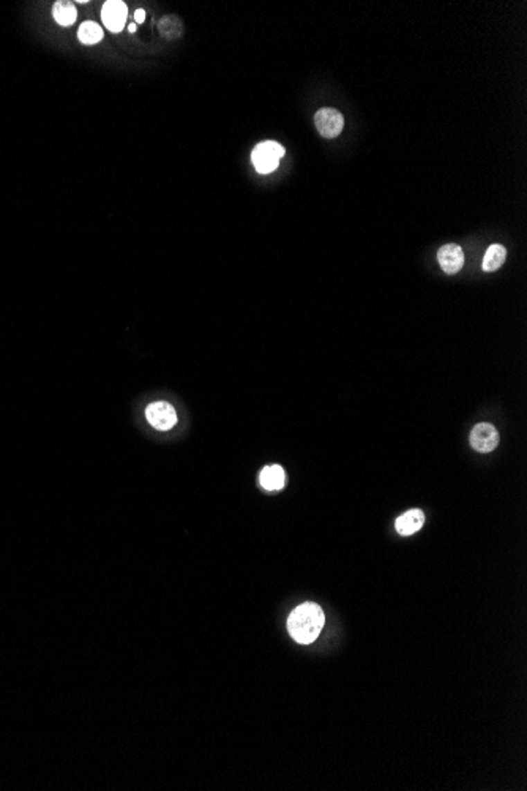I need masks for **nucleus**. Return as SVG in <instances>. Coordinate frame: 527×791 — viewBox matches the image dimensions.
<instances>
[{"label":"nucleus","mask_w":527,"mask_h":791,"mask_svg":"<svg viewBox=\"0 0 527 791\" xmlns=\"http://www.w3.org/2000/svg\"><path fill=\"white\" fill-rule=\"evenodd\" d=\"M53 15H54V19L57 24L68 27L71 24H75L76 19H78V10L75 5L71 2H55L54 3V8H53Z\"/></svg>","instance_id":"nucleus-10"},{"label":"nucleus","mask_w":527,"mask_h":791,"mask_svg":"<svg viewBox=\"0 0 527 791\" xmlns=\"http://www.w3.org/2000/svg\"><path fill=\"white\" fill-rule=\"evenodd\" d=\"M128 18V8L127 3L122 0H109L101 8V21L107 30L112 33H118L123 30L125 24H127Z\"/></svg>","instance_id":"nucleus-5"},{"label":"nucleus","mask_w":527,"mask_h":791,"mask_svg":"<svg viewBox=\"0 0 527 791\" xmlns=\"http://www.w3.org/2000/svg\"><path fill=\"white\" fill-rule=\"evenodd\" d=\"M145 417L147 422L158 432L172 430L177 423V412L168 401H155V403L147 406Z\"/></svg>","instance_id":"nucleus-3"},{"label":"nucleus","mask_w":527,"mask_h":791,"mask_svg":"<svg viewBox=\"0 0 527 791\" xmlns=\"http://www.w3.org/2000/svg\"><path fill=\"white\" fill-rule=\"evenodd\" d=\"M325 624L322 608L313 602L297 607L287 618V630L300 645H311L321 635Z\"/></svg>","instance_id":"nucleus-1"},{"label":"nucleus","mask_w":527,"mask_h":791,"mask_svg":"<svg viewBox=\"0 0 527 791\" xmlns=\"http://www.w3.org/2000/svg\"><path fill=\"white\" fill-rule=\"evenodd\" d=\"M103 37L105 33L101 30V27L93 21L82 22L78 30V38L82 44H96L103 39Z\"/></svg>","instance_id":"nucleus-12"},{"label":"nucleus","mask_w":527,"mask_h":791,"mask_svg":"<svg viewBox=\"0 0 527 791\" xmlns=\"http://www.w3.org/2000/svg\"><path fill=\"white\" fill-rule=\"evenodd\" d=\"M134 21H136V24H143V22L145 21V11H144L143 8L136 10V13H134Z\"/></svg>","instance_id":"nucleus-13"},{"label":"nucleus","mask_w":527,"mask_h":791,"mask_svg":"<svg viewBox=\"0 0 527 791\" xmlns=\"http://www.w3.org/2000/svg\"><path fill=\"white\" fill-rule=\"evenodd\" d=\"M423 523H425L423 512L418 510V508H412V510L403 513V515L396 519L395 528L401 535H411L416 534L417 531H420Z\"/></svg>","instance_id":"nucleus-8"},{"label":"nucleus","mask_w":527,"mask_h":791,"mask_svg":"<svg viewBox=\"0 0 527 791\" xmlns=\"http://www.w3.org/2000/svg\"><path fill=\"white\" fill-rule=\"evenodd\" d=\"M499 444V433L491 423H479L470 432V445L480 452V454H488L492 452Z\"/></svg>","instance_id":"nucleus-6"},{"label":"nucleus","mask_w":527,"mask_h":791,"mask_svg":"<svg viewBox=\"0 0 527 791\" xmlns=\"http://www.w3.org/2000/svg\"><path fill=\"white\" fill-rule=\"evenodd\" d=\"M285 147L275 141H264L254 147L251 154L253 165L260 174L274 172L278 168L281 158L285 157Z\"/></svg>","instance_id":"nucleus-2"},{"label":"nucleus","mask_w":527,"mask_h":791,"mask_svg":"<svg viewBox=\"0 0 527 791\" xmlns=\"http://www.w3.org/2000/svg\"><path fill=\"white\" fill-rule=\"evenodd\" d=\"M128 32L134 33V32H136V24H129V26H128Z\"/></svg>","instance_id":"nucleus-14"},{"label":"nucleus","mask_w":527,"mask_h":791,"mask_svg":"<svg viewBox=\"0 0 527 791\" xmlns=\"http://www.w3.org/2000/svg\"><path fill=\"white\" fill-rule=\"evenodd\" d=\"M314 123L321 136L333 139L341 134L344 128V117L339 111L333 108H322L316 112Z\"/></svg>","instance_id":"nucleus-4"},{"label":"nucleus","mask_w":527,"mask_h":791,"mask_svg":"<svg viewBox=\"0 0 527 791\" xmlns=\"http://www.w3.org/2000/svg\"><path fill=\"white\" fill-rule=\"evenodd\" d=\"M438 259L442 270L449 275H455L461 270L464 264V253L460 245L449 244L438 251Z\"/></svg>","instance_id":"nucleus-7"},{"label":"nucleus","mask_w":527,"mask_h":791,"mask_svg":"<svg viewBox=\"0 0 527 791\" xmlns=\"http://www.w3.org/2000/svg\"><path fill=\"white\" fill-rule=\"evenodd\" d=\"M259 482L262 485L264 490L267 491H276V490H281L285 487V482H286V474H285V469H283L280 465H271L262 469V472H260L259 476Z\"/></svg>","instance_id":"nucleus-9"},{"label":"nucleus","mask_w":527,"mask_h":791,"mask_svg":"<svg viewBox=\"0 0 527 791\" xmlns=\"http://www.w3.org/2000/svg\"><path fill=\"white\" fill-rule=\"evenodd\" d=\"M506 259H507L506 247L499 244L491 245L485 253L483 270L485 272H494V270H497L503 263H506Z\"/></svg>","instance_id":"nucleus-11"}]
</instances>
